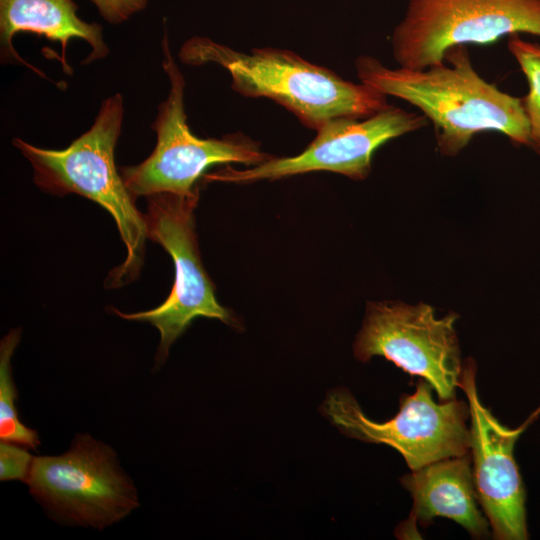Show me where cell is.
<instances>
[{
    "instance_id": "obj_11",
    "label": "cell",
    "mask_w": 540,
    "mask_h": 540,
    "mask_svg": "<svg viewBox=\"0 0 540 540\" xmlns=\"http://www.w3.org/2000/svg\"><path fill=\"white\" fill-rule=\"evenodd\" d=\"M475 376L476 364L467 359L459 388L464 391L470 409V449L477 499L496 539L524 540L528 538L525 490L513 451L534 415L517 429L507 428L480 401Z\"/></svg>"
},
{
    "instance_id": "obj_2",
    "label": "cell",
    "mask_w": 540,
    "mask_h": 540,
    "mask_svg": "<svg viewBox=\"0 0 540 540\" xmlns=\"http://www.w3.org/2000/svg\"><path fill=\"white\" fill-rule=\"evenodd\" d=\"M178 56L187 65L222 66L231 75L234 91L269 98L316 131L330 120L364 119L389 106L387 95L379 90L344 80L288 50L266 47L246 53L194 36L184 42Z\"/></svg>"
},
{
    "instance_id": "obj_5",
    "label": "cell",
    "mask_w": 540,
    "mask_h": 540,
    "mask_svg": "<svg viewBox=\"0 0 540 540\" xmlns=\"http://www.w3.org/2000/svg\"><path fill=\"white\" fill-rule=\"evenodd\" d=\"M147 198L144 214L147 236L172 257L175 280L167 299L158 307L136 313L115 314L126 320L149 322L160 332L155 368L166 360L170 346L196 317L218 319L232 325L235 320L221 306L200 258L195 231L199 188L189 194L157 193Z\"/></svg>"
},
{
    "instance_id": "obj_15",
    "label": "cell",
    "mask_w": 540,
    "mask_h": 540,
    "mask_svg": "<svg viewBox=\"0 0 540 540\" xmlns=\"http://www.w3.org/2000/svg\"><path fill=\"white\" fill-rule=\"evenodd\" d=\"M508 49L528 83L522 103L530 128L529 146L540 153V45L513 34L509 36Z\"/></svg>"
},
{
    "instance_id": "obj_17",
    "label": "cell",
    "mask_w": 540,
    "mask_h": 540,
    "mask_svg": "<svg viewBox=\"0 0 540 540\" xmlns=\"http://www.w3.org/2000/svg\"><path fill=\"white\" fill-rule=\"evenodd\" d=\"M102 18L111 24L127 21L134 14L144 10L148 0H90Z\"/></svg>"
},
{
    "instance_id": "obj_8",
    "label": "cell",
    "mask_w": 540,
    "mask_h": 540,
    "mask_svg": "<svg viewBox=\"0 0 540 540\" xmlns=\"http://www.w3.org/2000/svg\"><path fill=\"white\" fill-rule=\"evenodd\" d=\"M432 386L420 379L411 395H403L400 409L390 420L375 422L345 389L327 395L326 417L345 435L382 443L397 450L411 470L432 462L469 453V405L455 398L436 403Z\"/></svg>"
},
{
    "instance_id": "obj_7",
    "label": "cell",
    "mask_w": 540,
    "mask_h": 540,
    "mask_svg": "<svg viewBox=\"0 0 540 540\" xmlns=\"http://www.w3.org/2000/svg\"><path fill=\"white\" fill-rule=\"evenodd\" d=\"M520 33L540 37V0H408L391 47L400 67L425 69L453 46Z\"/></svg>"
},
{
    "instance_id": "obj_6",
    "label": "cell",
    "mask_w": 540,
    "mask_h": 540,
    "mask_svg": "<svg viewBox=\"0 0 540 540\" xmlns=\"http://www.w3.org/2000/svg\"><path fill=\"white\" fill-rule=\"evenodd\" d=\"M26 483L37 501L69 524L101 530L139 506L114 450L89 434H77L64 454L35 457Z\"/></svg>"
},
{
    "instance_id": "obj_14",
    "label": "cell",
    "mask_w": 540,
    "mask_h": 540,
    "mask_svg": "<svg viewBox=\"0 0 540 540\" xmlns=\"http://www.w3.org/2000/svg\"><path fill=\"white\" fill-rule=\"evenodd\" d=\"M20 338L21 329L14 328L0 343V439L36 450L40 444L38 433L20 421L15 405L17 390L11 359Z\"/></svg>"
},
{
    "instance_id": "obj_3",
    "label": "cell",
    "mask_w": 540,
    "mask_h": 540,
    "mask_svg": "<svg viewBox=\"0 0 540 540\" xmlns=\"http://www.w3.org/2000/svg\"><path fill=\"white\" fill-rule=\"evenodd\" d=\"M123 117L124 100L117 93L102 102L92 126L65 149H44L20 138L12 140L31 163L34 183L42 191L55 196L81 195L114 218L126 257L109 273L108 287H120L138 278L148 238L144 214L137 209L115 165Z\"/></svg>"
},
{
    "instance_id": "obj_4",
    "label": "cell",
    "mask_w": 540,
    "mask_h": 540,
    "mask_svg": "<svg viewBox=\"0 0 540 540\" xmlns=\"http://www.w3.org/2000/svg\"><path fill=\"white\" fill-rule=\"evenodd\" d=\"M161 47L170 89L151 125L157 136L156 146L140 164L119 169L132 196L189 194L213 165L241 163L252 167L271 159V155L261 150L259 142L242 133L203 139L191 132L184 107L186 83L171 54L166 29Z\"/></svg>"
},
{
    "instance_id": "obj_1",
    "label": "cell",
    "mask_w": 540,
    "mask_h": 540,
    "mask_svg": "<svg viewBox=\"0 0 540 540\" xmlns=\"http://www.w3.org/2000/svg\"><path fill=\"white\" fill-rule=\"evenodd\" d=\"M355 69L360 82L417 107L432 122L445 156L457 155L485 131L530 145L522 98L485 81L474 69L467 45L449 48L443 62L425 69L389 68L368 55L355 60Z\"/></svg>"
},
{
    "instance_id": "obj_13",
    "label": "cell",
    "mask_w": 540,
    "mask_h": 540,
    "mask_svg": "<svg viewBox=\"0 0 540 540\" xmlns=\"http://www.w3.org/2000/svg\"><path fill=\"white\" fill-rule=\"evenodd\" d=\"M77 11L78 6L73 0H0L1 61L22 64L44 75L15 50L13 38L18 32L34 33L60 43L61 64L66 73H71V67L66 63V49L73 38L84 40L91 47L82 64L104 59L109 48L103 39L102 26L82 20Z\"/></svg>"
},
{
    "instance_id": "obj_9",
    "label": "cell",
    "mask_w": 540,
    "mask_h": 540,
    "mask_svg": "<svg viewBox=\"0 0 540 540\" xmlns=\"http://www.w3.org/2000/svg\"><path fill=\"white\" fill-rule=\"evenodd\" d=\"M456 313L436 317L424 303L368 302L355 343L363 362L382 356L427 381L441 401L455 398L462 372Z\"/></svg>"
},
{
    "instance_id": "obj_12",
    "label": "cell",
    "mask_w": 540,
    "mask_h": 540,
    "mask_svg": "<svg viewBox=\"0 0 540 540\" xmlns=\"http://www.w3.org/2000/svg\"><path fill=\"white\" fill-rule=\"evenodd\" d=\"M470 463L467 453L432 462L401 478L413 498V507L399 527V538H415L417 523L426 527L438 516L457 522L474 537L489 535L488 521L477 505Z\"/></svg>"
},
{
    "instance_id": "obj_16",
    "label": "cell",
    "mask_w": 540,
    "mask_h": 540,
    "mask_svg": "<svg viewBox=\"0 0 540 540\" xmlns=\"http://www.w3.org/2000/svg\"><path fill=\"white\" fill-rule=\"evenodd\" d=\"M19 444L1 441L0 443V480H20L26 482L34 461L27 448Z\"/></svg>"
},
{
    "instance_id": "obj_10",
    "label": "cell",
    "mask_w": 540,
    "mask_h": 540,
    "mask_svg": "<svg viewBox=\"0 0 540 540\" xmlns=\"http://www.w3.org/2000/svg\"><path fill=\"white\" fill-rule=\"evenodd\" d=\"M427 123L423 114L389 105L364 119L336 118L328 121L298 155L272 157L245 170L227 166L203 177L209 182L251 183L313 171H330L363 180L370 173L373 154L379 147L396 137L417 131Z\"/></svg>"
}]
</instances>
